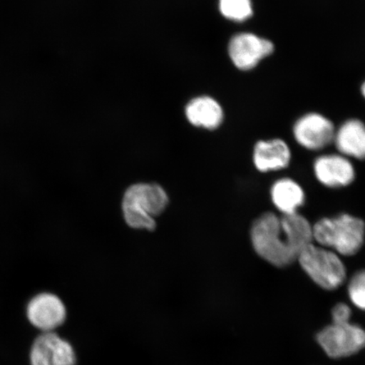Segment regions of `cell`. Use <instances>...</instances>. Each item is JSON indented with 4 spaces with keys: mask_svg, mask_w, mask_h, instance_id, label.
Wrapping results in <instances>:
<instances>
[{
    "mask_svg": "<svg viewBox=\"0 0 365 365\" xmlns=\"http://www.w3.org/2000/svg\"><path fill=\"white\" fill-rule=\"evenodd\" d=\"M219 9L227 19L244 21L253 15L251 0H220Z\"/></svg>",
    "mask_w": 365,
    "mask_h": 365,
    "instance_id": "15",
    "label": "cell"
},
{
    "mask_svg": "<svg viewBox=\"0 0 365 365\" xmlns=\"http://www.w3.org/2000/svg\"><path fill=\"white\" fill-rule=\"evenodd\" d=\"M361 91H362V94H363L364 97L365 98V81H364V83L362 86Z\"/></svg>",
    "mask_w": 365,
    "mask_h": 365,
    "instance_id": "18",
    "label": "cell"
},
{
    "mask_svg": "<svg viewBox=\"0 0 365 365\" xmlns=\"http://www.w3.org/2000/svg\"><path fill=\"white\" fill-rule=\"evenodd\" d=\"M186 117L195 126L213 130L222 124L223 112L222 107L209 97H200L192 100L187 105Z\"/></svg>",
    "mask_w": 365,
    "mask_h": 365,
    "instance_id": "13",
    "label": "cell"
},
{
    "mask_svg": "<svg viewBox=\"0 0 365 365\" xmlns=\"http://www.w3.org/2000/svg\"><path fill=\"white\" fill-rule=\"evenodd\" d=\"M43 349L45 358L50 365H76L74 349L70 342L61 339L54 331L44 333Z\"/></svg>",
    "mask_w": 365,
    "mask_h": 365,
    "instance_id": "14",
    "label": "cell"
},
{
    "mask_svg": "<svg viewBox=\"0 0 365 365\" xmlns=\"http://www.w3.org/2000/svg\"><path fill=\"white\" fill-rule=\"evenodd\" d=\"M271 198L282 215L298 213L304 204L305 195L302 187L293 180L285 178L274 182L271 189Z\"/></svg>",
    "mask_w": 365,
    "mask_h": 365,
    "instance_id": "12",
    "label": "cell"
},
{
    "mask_svg": "<svg viewBox=\"0 0 365 365\" xmlns=\"http://www.w3.org/2000/svg\"><path fill=\"white\" fill-rule=\"evenodd\" d=\"M317 341L330 358L349 357L365 348V330L351 322L332 323L318 333Z\"/></svg>",
    "mask_w": 365,
    "mask_h": 365,
    "instance_id": "5",
    "label": "cell"
},
{
    "mask_svg": "<svg viewBox=\"0 0 365 365\" xmlns=\"http://www.w3.org/2000/svg\"><path fill=\"white\" fill-rule=\"evenodd\" d=\"M313 243L335 251L340 257H352L361 250L365 222L349 214L325 217L312 226Z\"/></svg>",
    "mask_w": 365,
    "mask_h": 365,
    "instance_id": "3",
    "label": "cell"
},
{
    "mask_svg": "<svg viewBox=\"0 0 365 365\" xmlns=\"http://www.w3.org/2000/svg\"><path fill=\"white\" fill-rule=\"evenodd\" d=\"M314 172L321 184L328 188H342L355 179V170L349 159L341 154L319 157L314 163Z\"/></svg>",
    "mask_w": 365,
    "mask_h": 365,
    "instance_id": "9",
    "label": "cell"
},
{
    "mask_svg": "<svg viewBox=\"0 0 365 365\" xmlns=\"http://www.w3.org/2000/svg\"><path fill=\"white\" fill-rule=\"evenodd\" d=\"M333 143L342 156L365 159V125L358 120L345 122L336 131Z\"/></svg>",
    "mask_w": 365,
    "mask_h": 365,
    "instance_id": "11",
    "label": "cell"
},
{
    "mask_svg": "<svg viewBox=\"0 0 365 365\" xmlns=\"http://www.w3.org/2000/svg\"><path fill=\"white\" fill-rule=\"evenodd\" d=\"M336 130L333 123L318 113H309L299 118L294 127V138L303 148L322 150L334 141Z\"/></svg>",
    "mask_w": 365,
    "mask_h": 365,
    "instance_id": "6",
    "label": "cell"
},
{
    "mask_svg": "<svg viewBox=\"0 0 365 365\" xmlns=\"http://www.w3.org/2000/svg\"><path fill=\"white\" fill-rule=\"evenodd\" d=\"M290 161V149L282 140H262L255 145L253 162L259 172L284 170L289 165Z\"/></svg>",
    "mask_w": 365,
    "mask_h": 365,
    "instance_id": "10",
    "label": "cell"
},
{
    "mask_svg": "<svg viewBox=\"0 0 365 365\" xmlns=\"http://www.w3.org/2000/svg\"><path fill=\"white\" fill-rule=\"evenodd\" d=\"M27 318L31 325L43 332L53 331L65 322V304L53 294L43 293L34 297L27 305Z\"/></svg>",
    "mask_w": 365,
    "mask_h": 365,
    "instance_id": "7",
    "label": "cell"
},
{
    "mask_svg": "<svg viewBox=\"0 0 365 365\" xmlns=\"http://www.w3.org/2000/svg\"><path fill=\"white\" fill-rule=\"evenodd\" d=\"M250 240L264 261L286 267L297 262L302 250L313 243L312 225L299 212L281 217L266 212L251 226Z\"/></svg>",
    "mask_w": 365,
    "mask_h": 365,
    "instance_id": "1",
    "label": "cell"
},
{
    "mask_svg": "<svg viewBox=\"0 0 365 365\" xmlns=\"http://www.w3.org/2000/svg\"><path fill=\"white\" fill-rule=\"evenodd\" d=\"M170 204V196L157 182H135L128 187L122 198V213L130 228L154 231L157 217Z\"/></svg>",
    "mask_w": 365,
    "mask_h": 365,
    "instance_id": "2",
    "label": "cell"
},
{
    "mask_svg": "<svg viewBox=\"0 0 365 365\" xmlns=\"http://www.w3.org/2000/svg\"><path fill=\"white\" fill-rule=\"evenodd\" d=\"M352 317V309L348 304L340 303L332 309L331 317L333 324H346L350 322Z\"/></svg>",
    "mask_w": 365,
    "mask_h": 365,
    "instance_id": "17",
    "label": "cell"
},
{
    "mask_svg": "<svg viewBox=\"0 0 365 365\" xmlns=\"http://www.w3.org/2000/svg\"><path fill=\"white\" fill-rule=\"evenodd\" d=\"M348 293L354 307L365 312V270L355 273L351 278Z\"/></svg>",
    "mask_w": 365,
    "mask_h": 365,
    "instance_id": "16",
    "label": "cell"
},
{
    "mask_svg": "<svg viewBox=\"0 0 365 365\" xmlns=\"http://www.w3.org/2000/svg\"><path fill=\"white\" fill-rule=\"evenodd\" d=\"M230 56L237 68L242 71L251 70L262 58L273 52L270 41L253 34H240L234 36L230 43Z\"/></svg>",
    "mask_w": 365,
    "mask_h": 365,
    "instance_id": "8",
    "label": "cell"
},
{
    "mask_svg": "<svg viewBox=\"0 0 365 365\" xmlns=\"http://www.w3.org/2000/svg\"><path fill=\"white\" fill-rule=\"evenodd\" d=\"M297 262L314 284L323 289L336 290L344 284L346 267L335 251L312 243L302 250Z\"/></svg>",
    "mask_w": 365,
    "mask_h": 365,
    "instance_id": "4",
    "label": "cell"
}]
</instances>
